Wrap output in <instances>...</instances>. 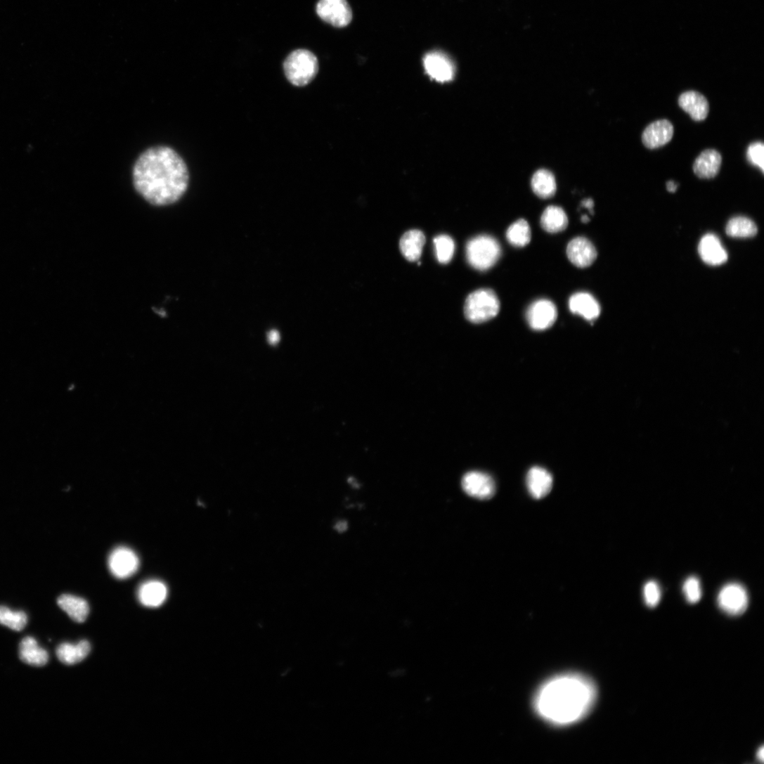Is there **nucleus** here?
Here are the masks:
<instances>
[{
    "mask_svg": "<svg viewBox=\"0 0 764 764\" xmlns=\"http://www.w3.org/2000/svg\"><path fill=\"white\" fill-rule=\"evenodd\" d=\"M133 175L137 191L155 205L178 201L185 193L189 181L186 163L174 150L167 147L150 148L142 154L134 166Z\"/></svg>",
    "mask_w": 764,
    "mask_h": 764,
    "instance_id": "nucleus-1",
    "label": "nucleus"
},
{
    "mask_svg": "<svg viewBox=\"0 0 764 764\" xmlns=\"http://www.w3.org/2000/svg\"><path fill=\"white\" fill-rule=\"evenodd\" d=\"M597 697L594 682L579 674H564L545 682L537 692L533 706L544 720L569 725L584 718Z\"/></svg>",
    "mask_w": 764,
    "mask_h": 764,
    "instance_id": "nucleus-2",
    "label": "nucleus"
},
{
    "mask_svg": "<svg viewBox=\"0 0 764 764\" xmlns=\"http://www.w3.org/2000/svg\"><path fill=\"white\" fill-rule=\"evenodd\" d=\"M283 67L285 76L291 84L303 86L316 77L318 71V63L316 56L311 51L298 49L287 57Z\"/></svg>",
    "mask_w": 764,
    "mask_h": 764,
    "instance_id": "nucleus-3",
    "label": "nucleus"
},
{
    "mask_svg": "<svg viewBox=\"0 0 764 764\" xmlns=\"http://www.w3.org/2000/svg\"><path fill=\"white\" fill-rule=\"evenodd\" d=\"M498 242L489 235H479L470 240L466 247L469 264L475 269L485 271L492 268L501 256Z\"/></svg>",
    "mask_w": 764,
    "mask_h": 764,
    "instance_id": "nucleus-4",
    "label": "nucleus"
},
{
    "mask_svg": "<svg viewBox=\"0 0 764 764\" xmlns=\"http://www.w3.org/2000/svg\"><path fill=\"white\" fill-rule=\"evenodd\" d=\"M500 308V300L493 290L480 289L467 297L465 315L470 322L481 323L496 317Z\"/></svg>",
    "mask_w": 764,
    "mask_h": 764,
    "instance_id": "nucleus-5",
    "label": "nucleus"
},
{
    "mask_svg": "<svg viewBox=\"0 0 764 764\" xmlns=\"http://www.w3.org/2000/svg\"><path fill=\"white\" fill-rule=\"evenodd\" d=\"M316 13L323 21L337 28L347 27L353 18L347 0H319Z\"/></svg>",
    "mask_w": 764,
    "mask_h": 764,
    "instance_id": "nucleus-6",
    "label": "nucleus"
},
{
    "mask_svg": "<svg viewBox=\"0 0 764 764\" xmlns=\"http://www.w3.org/2000/svg\"><path fill=\"white\" fill-rule=\"evenodd\" d=\"M557 317L558 310L556 305L548 299H539L533 302L526 311L528 323L536 331L551 328Z\"/></svg>",
    "mask_w": 764,
    "mask_h": 764,
    "instance_id": "nucleus-7",
    "label": "nucleus"
},
{
    "mask_svg": "<svg viewBox=\"0 0 764 764\" xmlns=\"http://www.w3.org/2000/svg\"><path fill=\"white\" fill-rule=\"evenodd\" d=\"M140 566L137 555L131 549L120 547L115 549L108 558V568L115 577L127 579L134 576Z\"/></svg>",
    "mask_w": 764,
    "mask_h": 764,
    "instance_id": "nucleus-8",
    "label": "nucleus"
},
{
    "mask_svg": "<svg viewBox=\"0 0 764 764\" xmlns=\"http://www.w3.org/2000/svg\"><path fill=\"white\" fill-rule=\"evenodd\" d=\"M748 602L746 590L737 583L726 585L722 588L718 597L720 608L731 616L742 614L747 609Z\"/></svg>",
    "mask_w": 764,
    "mask_h": 764,
    "instance_id": "nucleus-9",
    "label": "nucleus"
},
{
    "mask_svg": "<svg viewBox=\"0 0 764 764\" xmlns=\"http://www.w3.org/2000/svg\"><path fill=\"white\" fill-rule=\"evenodd\" d=\"M462 487L469 496L480 499L491 498L496 493L493 479L486 474L479 472H471L462 479Z\"/></svg>",
    "mask_w": 764,
    "mask_h": 764,
    "instance_id": "nucleus-10",
    "label": "nucleus"
},
{
    "mask_svg": "<svg viewBox=\"0 0 764 764\" xmlns=\"http://www.w3.org/2000/svg\"><path fill=\"white\" fill-rule=\"evenodd\" d=\"M424 66L429 77L440 82H449L455 76L454 64L447 56L440 52H432L426 55Z\"/></svg>",
    "mask_w": 764,
    "mask_h": 764,
    "instance_id": "nucleus-11",
    "label": "nucleus"
},
{
    "mask_svg": "<svg viewBox=\"0 0 764 764\" xmlns=\"http://www.w3.org/2000/svg\"><path fill=\"white\" fill-rule=\"evenodd\" d=\"M674 136V127L666 119L654 122L643 131L642 141L648 149H656L671 142Z\"/></svg>",
    "mask_w": 764,
    "mask_h": 764,
    "instance_id": "nucleus-12",
    "label": "nucleus"
},
{
    "mask_svg": "<svg viewBox=\"0 0 764 764\" xmlns=\"http://www.w3.org/2000/svg\"><path fill=\"white\" fill-rule=\"evenodd\" d=\"M567 255L571 262L578 268L590 266L597 257L593 244L585 238H576L567 247Z\"/></svg>",
    "mask_w": 764,
    "mask_h": 764,
    "instance_id": "nucleus-13",
    "label": "nucleus"
},
{
    "mask_svg": "<svg viewBox=\"0 0 764 764\" xmlns=\"http://www.w3.org/2000/svg\"><path fill=\"white\" fill-rule=\"evenodd\" d=\"M679 105L694 121H704L709 113V103L701 93L688 91L680 96Z\"/></svg>",
    "mask_w": 764,
    "mask_h": 764,
    "instance_id": "nucleus-14",
    "label": "nucleus"
},
{
    "mask_svg": "<svg viewBox=\"0 0 764 764\" xmlns=\"http://www.w3.org/2000/svg\"><path fill=\"white\" fill-rule=\"evenodd\" d=\"M702 260L711 266H720L727 261V254L718 237L713 234L705 235L699 245Z\"/></svg>",
    "mask_w": 764,
    "mask_h": 764,
    "instance_id": "nucleus-15",
    "label": "nucleus"
},
{
    "mask_svg": "<svg viewBox=\"0 0 764 764\" xmlns=\"http://www.w3.org/2000/svg\"><path fill=\"white\" fill-rule=\"evenodd\" d=\"M527 488L535 499L547 496L553 488V477L547 470L540 467L531 468L526 477Z\"/></svg>",
    "mask_w": 764,
    "mask_h": 764,
    "instance_id": "nucleus-16",
    "label": "nucleus"
},
{
    "mask_svg": "<svg viewBox=\"0 0 764 764\" xmlns=\"http://www.w3.org/2000/svg\"><path fill=\"white\" fill-rule=\"evenodd\" d=\"M20 660L33 667H44L49 660L48 652L41 647L34 637L28 636L21 641L19 647Z\"/></svg>",
    "mask_w": 764,
    "mask_h": 764,
    "instance_id": "nucleus-17",
    "label": "nucleus"
},
{
    "mask_svg": "<svg viewBox=\"0 0 764 764\" xmlns=\"http://www.w3.org/2000/svg\"><path fill=\"white\" fill-rule=\"evenodd\" d=\"M569 304L572 313L581 316L588 321L595 320L601 313L600 305L597 299L587 292L574 294L571 297Z\"/></svg>",
    "mask_w": 764,
    "mask_h": 764,
    "instance_id": "nucleus-18",
    "label": "nucleus"
},
{
    "mask_svg": "<svg viewBox=\"0 0 764 764\" xmlns=\"http://www.w3.org/2000/svg\"><path fill=\"white\" fill-rule=\"evenodd\" d=\"M168 590L166 585L157 580L148 581L139 588L138 597L145 607L156 608L162 605L167 600Z\"/></svg>",
    "mask_w": 764,
    "mask_h": 764,
    "instance_id": "nucleus-19",
    "label": "nucleus"
},
{
    "mask_svg": "<svg viewBox=\"0 0 764 764\" xmlns=\"http://www.w3.org/2000/svg\"><path fill=\"white\" fill-rule=\"evenodd\" d=\"M721 164L722 156L718 151L706 150L696 159L694 172L700 179H713L719 173Z\"/></svg>",
    "mask_w": 764,
    "mask_h": 764,
    "instance_id": "nucleus-20",
    "label": "nucleus"
},
{
    "mask_svg": "<svg viewBox=\"0 0 764 764\" xmlns=\"http://www.w3.org/2000/svg\"><path fill=\"white\" fill-rule=\"evenodd\" d=\"M91 645L83 640L76 644L61 643L56 649L58 660L67 666H73L83 661L90 653Z\"/></svg>",
    "mask_w": 764,
    "mask_h": 764,
    "instance_id": "nucleus-21",
    "label": "nucleus"
},
{
    "mask_svg": "<svg viewBox=\"0 0 764 764\" xmlns=\"http://www.w3.org/2000/svg\"><path fill=\"white\" fill-rule=\"evenodd\" d=\"M425 243L424 234L418 230H412L402 236L399 248L405 259L413 262L420 259Z\"/></svg>",
    "mask_w": 764,
    "mask_h": 764,
    "instance_id": "nucleus-22",
    "label": "nucleus"
},
{
    "mask_svg": "<svg viewBox=\"0 0 764 764\" xmlns=\"http://www.w3.org/2000/svg\"><path fill=\"white\" fill-rule=\"evenodd\" d=\"M569 225L568 216L559 206L551 205L545 208L540 217L542 228L550 233L564 231Z\"/></svg>",
    "mask_w": 764,
    "mask_h": 764,
    "instance_id": "nucleus-23",
    "label": "nucleus"
},
{
    "mask_svg": "<svg viewBox=\"0 0 764 764\" xmlns=\"http://www.w3.org/2000/svg\"><path fill=\"white\" fill-rule=\"evenodd\" d=\"M58 606L77 623H83L89 614L87 602L81 597L72 595H63L58 600Z\"/></svg>",
    "mask_w": 764,
    "mask_h": 764,
    "instance_id": "nucleus-24",
    "label": "nucleus"
},
{
    "mask_svg": "<svg viewBox=\"0 0 764 764\" xmlns=\"http://www.w3.org/2000/svg\"><path fill=\"white\" fill-rule=\"evenodd\" d=\"M531 188L533 193L540 198L548 199L553 197L557 192L555 175L547 169L537 171L532 177Z\"/></svg>",
    "mask_w": 764,
    "mask_h": 764,
    "instance_id": "nucleus-25",
    "label": "nucleus"
},
{
    "mask_svg": "<svg viewBox=\"0 0 764 764\" xmlns=\"http://www.w3.org/2000/svg\"><path fill=\"white\" fill-rule=\"evenodd\" d=\"M726 233L734 238H749L757 234L756 224L746 216H735L728 222Z\"/></svg>",
    "mask_w": 764,
    "mask_h": 764,
    "instance_id": "nucleus-26",
    "label": "nucleus"
},
{
    "mask_svg": "<svg viewBox=\"0 0 764 764\" xmlns=\"http://www.w3.org/2000/svg\"><path fill=\"white\" fill-rule=\"evenodd\" d=\"M508 242L515 247H524L531 241V232L529 224L520 219L511 225L507 231Z\"/></svg>",
    "mask_w": 764,
    "mask_h": 764,
    "instance_id": "nucleus-27",
    "label": "nucleus"
},
{
    "mask_svg": "<svg viewBox=\"0 0 764 764\" xmlns=\"http://www.w3.org/2000/svg\"><path fill=\"white\" fill-rule=\"evenodd\" d=\"M28 617L22 611H13L5 606H0V624L15 631L22 630L27 626Z\"/></svg>",
    "mask_w": 764,
    "mask_h": 764,
    "instance_id": "nucleus-28",
    "label": "nucleus"
},
{
    "mask_svg": "<svg viewBox=\"0 0 764 764\" xmlns=\"http://www.w3.org/2000/svg\"><path fill=\"white\" fill-rule=\"evenodd\" d=\"M433 242L438 261L443 264L450 263L453 258L455 250V245L452 238L446 235H441L436 236Z\"/></svg>",
    "mask_w": 764,
    "mask_h": 764,
    "instance_id": "nucleus-29",
    "label": "nucleus"
},
{
    "mask_svg": "<svg viewBox=\"0 0 764 764\" xmlns=\"http://www.w3.org/2000/svg\"><path fill=\"white\" fill-rule=\"evenodd\" d=\"M683 590L687 600L690 604H696L700 601L702 591L700 582L696 577H690L686 581Z\"/></svg>",
    "mask_w": 764,
    "mask_h": 764,
    "instance_id": "nucleus-30",
    "label": "nucleus"
},
{
    "mask_svg": "<svg viewBox=\"0 0 764 764\" xmlns=\"http://www.w3.org/2000/svg\"><path fill=\"white\" fill-rule=\"evenodd\" d=\"M748 161L753 165L764 169V145L763 143L756 142L751 144L746 152Z\"/></svg>",
    "mask_w": 764,
    "mask_h": 764,
    "instance_id": "nucleus-31",
    "label": "nucleus"
},
{
    "mask_svg": "<svg viewBox=\"0 0 764 764\" xmlns=\"http://www.w3.org/2000/svg\"><path fill=\"white\" fill-rule=\"evenodd\" d=\"M644 598L649 607H656L661 600V590L656 582L649 581L644 587Z\"/></svg>",
    "mask_w": 764,
    "mask_h": 764,
    "instance_id": "nucleus-32",
    "label": "nucleus"
},
{
    "mask_svg": "<svg viewBox=\"0 0 764 764\" xmlns=\"http://www.w3.org/2000/svg\"><path fill=\"white\" fill-rule=\"evenodd\" d=\"M280 339V334L276 330H272L268 333V341L272 346H275L278 344Z\"/></svg>",
    "mask_w": 764,
    "mask_h": 764,
    "instance_id": "nucleus-33",
    "label": "nucleus"
},
{
    "mask_svg": "<svg viewBox=\"0 0 764 764\" xmlns=\"http://www.w3.org/2000/svg\"><path fill=\"white\" fill-rule=\"evenodd\" d=\"M582 205H583V207H584L588 209L590 211H591L592 213H593V207H594V201L592 199L589 198V199L584 200L583 201V202H582Z\"/></svg>",
    "mask_w": 764,
    "mask_h": 764,
    "instance_id": "nucleus-34",
    "label": "nucleus"
},
{
    "mask_svg": "<svg viewBox=\"0 0 764 764\" xmlns=\"http://www.w3.org/2000/svg\"><path fill=\"white\" fill-rule=\"evenodd\" d=\"M666 186L667 190L671 193H675L678 187V184L676 183L674 181H668Z\"/></svg>",
    "mask_w": 764,
    "mask_h": 764,
    "instance_id": "nucleus-35",
    "label": "nucleus"
},
{
    "mask_svg": "<svg viewBox=\"0 0 764 764\" xmlns=\"http://www.w3.org/2000/svg\"><path fill=\"white\" fill-rule=\"evenodd\" d=\"M347 528V524L345 522H340L337 524L336 529L340 532L344 531Z\"/></svg>",
    "mask_w": 764,
    "mask_h": 764,
    "instance_id": "nucleus-36",
    "label": "nucleus"
},
{
    "mask_svg": "<svg viewBox=\"0 0 764 764\" xmlns=\"http://www.w3.org/2000/svg\"><path fill=\"white\" fill-rule=\"evenodd\" d=\"M757 758H758L759 760H760L762 762L763 761V759H764V749H763V747H761L758 750V753H757Z\"/></svg>",
    "mask_w": 764,
    "mask_h": 764,
    "instance_id": "nucleus-37",
    "label": "nucleus"
},
{
    "mask_svg": "<svg viewBox=\"0 0 764 764\" xmlns=\"http://www.w3.org/2000/svg\"><path fill=\"white\" fill-rule=\"evenodd\" d=\"M581 221L583 224H587L590 221V218L587 215H583L581 218Z\"/></svg>",
    "mask_w": 764,
    "mask_h": 764,
    "instance_id": "nucleus-38",
    "label": "nucleus"
}]
</instances>
